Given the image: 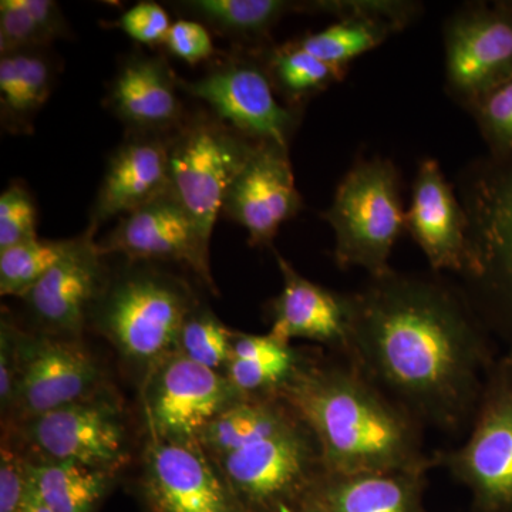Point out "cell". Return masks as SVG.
I'll list each match as a JSON object with an SVG mask.
<instances>
[{
	"mask_svg": "<svg viewBox=\"0 0 512 512\" xmlns=\"http://www.w3.org/2000/svg\"><path fill=\"white\" fill-rule=\"evenodd\" d=\"M171 136L131 133L116 148L97 191L89 225L99 229L111 218L123 217L171 191Z\"/></svg>",
	"mask_w": 512,
	"mask_h": 512,
	"instance_id": "obj_20",
	"label": "cell"
},
{
	"mask_svg": "<svg viewBox=\"0 0 512 512\" xmlns=\"http://www.w3.org/2000/svg\"><path fill=\"white\" fill-rule=\"evenodd\" d=\"M256 144L205 113L187 117L171 136V192L208 244L229 187Z\"/></svg>",
	"mask_w": 512,
	"mask_h": 512,
	"instance_id": "obj_7",
	"label": "cell"
},
{
	"mask_svg": "<svg viewBox=\"0 0 512 512\" xmlns=\"http://www.w3.org/2000/svg\"><path fill=\"white\" fill-rule=\"evenodd\" d=\"M421 12L423 5L409 0H325L323 13L336 22L295 42L316 59L349 73L353 60L412 25Z\"/></svg>",
	"mask_w": 512,
	"mask_h": 512,
	"instance_id": "obj_18",
	"label": "cell"
},
{
	"mask_svg": "<svg viewBox=\"0 0 512 512\" xmlns=\"http://www.w3.org/2000/svg\"><path fill=\"white\" fill-rule=\"evenodd\" d=\"M467 214L450 183L433 158L421 161L414 177L412 201L404 215V229L426 255L431 271L463 268L467 242Z\"/></svg>",
	"mask_w": 512,
	"mask_h": 512,
	"instance_id": "obj_19",
	"label": "cell"
},
{
	"mask_svg": "<svg viewBox=\"0 0 512 512\" xmlns=\"http://www.w3.org/2000/svg\"><path fill=\"white\" fill-rule=\"evenodd\" d=\"M467 111L476 121L488 153H512V79L485 94Z\"/></svg>",
	"mask_w": 512,
	"mask_h": 512,
	"instance_id": "obj_31",
	"label": "cell"
},
{
	"mask_svg": "<svg viewBox=\"0 0 512 512\" xmlns=\"http://www.w3.org/2000/svg\"><path fill=\"white\" fill-rule=\"evenodd\" d=\"M22 333L6 313L0 322V409L3 420L8 419L15 400L22 355Z\"/></svg>",
	"mask_w": 512,
	"mask_h": 512,
	"instance_id": "obj_36",
	"label": "cell"
},
{
	"mask_svg": "<svg viewBox=\"0 0 512 512\" xmlns=\"http://www.w3.org/2000/svg\"><path fill=\"white\" fill-rule=\"evenodd\" d=\"M289 148L258 143L225 197L222 214L247 229L251 247H271L279 228L302 210Z\"/></svg>",
	"mask_w": 512,
	"mask_h": 512,
	"instance_id": "obj_17",
	"label": "cell"
},
{
	"mask_svg": "<svg viewBox=\"0 0 512 512\" xmlns=\"http://www.w3.org/2000/svg\"><path fill=\"white\" fill-rule=\"evenodd\" d=\"M311 429L326 474L429 471L423 426L349 360L305 356L279 390Z\"/></svg>",
	"mask_w": 512,
	"mask_h": 512,
	"instance_id": "obj_2",
	"label": "cell"
},
{
	"mask_svg": "<svg viewBox=\"0 0 512 512\" xmlns=\"http://www.w3.org/2000/svg\"><path fill=\"white\" fill-rule=\"evenodd\" d=\"M275 255L284 285L269 308V333L289 345L292 339L312 340L345 356L352 326L350 293L330 291L309 281L284 256Z\"/></svg>",
	"mask_w": 512,
	"mask_h": 512,
	"instance_id": "obj_21",
	"label": "cell"
},
{
	"mask_svg": "<svg viewBox=\"0 0 512 512\" xmlns=\"http://www.w3.org/2000/svg\"><path fill=\"white\" fill-rule=\"evenodd\" d=\"M141 397L150 439L194 441L215 417L245 396L224 373L175 350L144 377Z\"/></svg>",
	"mask_w": 512,
	"mask_h": 512,
	"instance_id": "obj_12",
	"label": "cell"
},
{
	"mask_svg": "<svg viewBox=\"0 0 512 512\" xmlns=\"http://www.w3.org/2000/svg\"><path fill=\"white\" fill-rule=\"evenodd\" d=\"M180 79L160 56L133 55L120 64L107 94V109L131 133L170 134L183 126Z\"/></svg>",
	"mask_w": 512,
	"mask_h": 512,
	"instance_id": "obj_22",
	"label": "cell"
},
{
	"mask_svg": "<svg viewBox=\"0 0 512 512\" xmlns=\"http://www.w3.org/2000/svg\"><path fill=\"white\" fill-rule=\"evenodd\" d=\"M198 305L181 279L147 262H130L123 274L107 279L90 315L117 352L146 377L177 350L184 322Z\"/></svg>",
	"mask_w": 512,
	"mask_h": 512,
	"instance_id": "obj_4",
	"label": "cell"
},
{
	"mask_svg": "<svg viewBox=\"0 0 512 512\" xmlns=\"http://www.w3.org/2000/svg\"><path fill=\"white\" fill-rule=\"evenodd\" d=\"M427 471L323 474L313 497L328 512H426Z\"/></svg>",
	"mask_w": 512,
	"mask_h": 512,
	"instance_id": "obj_23",
	"label": "cell"
},
{
	"mask_svg": "<svg viewBox=\"0 0 512 512\" xmlns=\"http://www.w3.org/2000/svg\"><path fill=\"white\" fill-rule=\"evenodd\" d=\"M56 63L46 49L0 56V120L3 130L29 134L55 86Z\"/></svg>",
	"mask_w": 512,
	"mask_h": 512,
	"instance_id": "obj_24",
	"label": "cell"
},
{
	"mask_svg": "<svg viewBox=\"0 0 512 512\" xmlns=\"http://www.w3.org/2000/svg\"><path fill=\"white\" fill-rule=\"evenodd\" d=\"M234 333L210 309L198 305L184 322L177 352L198 365L222 372L231 357Z\"/></svg>",
	"mask_w": 512,
	"mask_h": 512,
	"instance_id": "obj_30",
	"label": "cell"
},
{
	"mask_svg": "<svg viewBox=\"0 0 512 512\" xmlns=\"http://www.w3.org/2000/svg\"><path fill=\"white\" fill-rule=\"evenodd\" d=\"M114 25L134 42L151 47L163 45L173 23L163 6L140 2L124 12Z\"/></svg>",
	"mask_w": 512,
	"mask_h": 512,
	"instance_id": "obj_35",
	"label": "cell"
},
{
	"mask_svg": "<svg viewBox=\"0 0 512 512\" xmlns=\"http://www.w3.org/2000/svg\"><path fill=\"white\" fill-rule=\"evenodd\" d=\"M163 45L171 55L192 66L215 55L210 30L195 19H181L173 23Z\"/></svg>",
	"mask_w": 512,
	"mask_h": 512,
	"instance_id": "obj_37",
	"label": "cell"
},
{
	"mask_svg": "<svg viewBox=\"0 0 512 512\" xmlns=\"http://www.w3.org/2000/svg\"><path fill=\"white\" fill-rule=\"evenodd\" d=\"M22 2L50 42L70 36L69 23L56 2L53 0H22Z\"/></svg>",
	"mask_w": 512,
	"mask_h": 512,
	"instance_id": "obj_38",
	"label": "cell"
},
{
	"mask_svg": "<svg viewBox=\"0 0 512 512\" xmlns=\"http://www.w3.org/2000/svg\"><path fill=\"white\" fill-rule=\"evenodd\" d=\"M434 457L471 491L474 512H512V356L491 367L466 443Z\"/></svg>",
	"mask_w": 512,
	"mask_h": 512,
	"instance_id": "obj_8",
	"label": "cell"
},
{
	"mask_svg": "<svg viewBox=\"0 0 512 512\" xmlns=\"http://www.w3.org/2000/svg\"><path fill=\"white\" fill-rule=\"evenodd\" d=\"M446 90L467 110L512 79V2H468L443 25Z\"/></svg>",
	"mask_w": 512,
	"mask_h": 512,
	"instance_id": "obj_11",
	"label": "cell"
},
{
	"mask_svg": "<svg viewBox=\"0 0 512 512\" xmlns=\"http://www.w3.org/2000/svg\"><path fill=\"white\" fill-rule=\"evenodd\" d=\"M104 389L103 370L80 339L23 330L18 386L6 424L19 426Z\"/></svg>",
	"mask_w": 512,
	"mask_h": 512,
	"instance_id": "obj_13",
	"label": "cell"
},
{
	"mask_svg": "<svg viewBox=\"0 0 512 512\" xmlns=\"http://www.w3.org/2000/svg\"><path fill=\"white\" fill-rule=\"evenodd\" d=\"M262 55L276 94L292 109L301 110L305 101L342 82L348 74L305 52L295 40L266 47Z\"/></svg>",
	"mask_w": 512,
	"mask_h": 512,
	"instance_id": "obj_28",
	"label": "cell"
},
{
	"mask_svg": "<svg viewBox=\"0 0 512 512\" xmlns=\"http://www.w3.org/2000/svg\"><path fill=\"white\" fill-rule=\"evenodd\" d=\"M262 52L264 49L244 50L229 55L201 79L180 80V87L207 104L215 119L242 137L289 148L302 113L276 99Z\"/></svg>",
	"mask_w": 512,
	"mask_h": 512,
	"instance_id": "obj_9",
	"label": "cell"
},
{
	"mask_svg": "<svg viewBox=\"0 0 512 512\" xmlns=\"http://www.w3.org/2000/svg\"><path fill=\"white\" fill-rule=\"evenodd\" d=\"M350 302L343 357L421 426H471L497 356L460 284L392 269L350 293Z\"/></svg>",
	"mask_w": 512,
	"mask_h": 512,
	"instance_id": "obj_1",
	"label": "cell"
},
{
	"mask_svg": "<svg viewBox=\"0 0 512 512\" xmlns=\"http://www.w3.org/2000/svg\"><path fill=\"white\" fill-rule=\"evenodd\" d=\"M276 512H328L315 497L298 505H281Z\"/></svg>",
	"mask_w": 512,
	"mask_h": 512,
	"instance_id": "obj_40",
	"label": "cell"
},
{
	"mask_svg": "<svg viewBox=\"0 0 512 512\" xmlns=\"http://www.w3.org/2000/svg\"><path fill=\"white\" fill-rule=\"evenodd\" d=\"M456 190L468 221L461 289L512 356V153L474 158L457 174Z\"/></svg>",
	"mask_w": 512,
	"mask_h": 512,
	"instance_id": "obj_3",
	"label": "cell"
},
{
	"mask_svg": "<svg viewBox=\"0 0 512 512\" xmlns=\"http://www.w3.org/2000/svg\"><path fill=\"white\" fill-rule=\"evenodd\" d=\"M74 239H32L0 252V293L22 298L72 249Z\"/></svg>",
	"mask_w": 512,
	"mask_h": 512,
	"instance_id": "obj_29",
	"label": "cell"
},
{
	"mask_svg": "<svg viewBox=\"0 0 512 512\" xmlns=\"http://www.w3.org/2000/svg\"><path fill=\"white\" fill-rule=\"evenodd\" d=\"M210 245L171 191L120 217L110 234L99 241L104 256L183 265L217 293L211 275Z\"/></svg>",
	"mask_w": 512,
	"mask_h": 512,
	"instance_id": "obj_15",
	"label": "cell"
},
{
	"mask_svg": "<svg viewBox=\"0 0 512 512\" xmlns=\"http://www.w3.org/2000/svg\"><path fill=\"white\" fill-rule=\"evenodd\" d=\"M52 45L30 16L22 0L0 2V56L25 50H42Z\"/></svg>",
	"mask_w": 512,
	"mask_h": 512,
	"instance_id": "obj_34",
	"label": "cell"
},
{
	"mask_svg": "<svg viewBox=\"0 0 512 512\" xmlns=\"http://www.w3.org/2000/svg\"><path fill=\"white\" fill-rule=\"evenodd\" d=\"M214 461L248 512L305 503L325 474L318 441L286 402L254 439Z\"/></svg>",
	"mask_w": 512,
	"mask_h": 512,
	"instance_id": "obj_5",
	"label": "cell"
},
{
	"mask_svg": "<svg viewBox=\"0 0 512 512\" xmlns=\"http://www.w3.org/2000/svg\"><path fill=\"white\" fill-rule=\"evenodd\" d=\"M305 356L271 333L235 332L224 375L244 396L278 394L295 375Z\"/></svg>",
	"mask_w": 512,
	"mask_h": 512,
	"instance_id": "obj_25",
	"label": "cell"
},
{
	"mask_svg": "<svg viewBox=\"0 0 512 512\" xmlns=\"http://www.w3.org/2000/svg\"><path fill=\"white\" fill-rule=\"evenodd\" d=\"M30 477V476H29ZM18 512H53L45 504V501L40 498L37 494L35 487H33L32 481H30V490L26 495L25 501H23L22 507L19 508Z\"/></svg>",
	"mask_w": 512,
	"mask_h": 512,
	"instance_id": "obj_39",
	"label": "cell"
},
{
	"mask_svg": "<svg viewBox=\"0 0 512 512\" xmlns=\"http://www.w3.org/2000/svg\"><path fill=\"white\" fill-rule=\"evenodd\" d=\"M97 228L89 225L74 239L72 249L42 281L22 296L42 333L80 339L94 303L109 275L106 258L96 241Z\"/></svg>",
	"mask_w": 512,
	"mask_h": 512,
	"instance_id": "obj_16",
	"label": "cell"
},
{
	"mask_svg": "<svg viewBox=\"0 0 512 512\" xmlns=\"http://www.w3.org/2000/svg\"><path fill=\"white\" fill-rule=\"evenodd\" d=\"M138 491L148 512H248L198 440L148 437Z\"/></svg>",
	"mask_w": 512,
	"mask_h": 512,
	"instance_id": "obj_14",
	"label": "cell"
},
{
	"mask_svg": "<svg viewBox=\"0 0 512 512\" xmlns=\"http://www.w3.org/2000/svg\"><path fill=\"white\" fill-rule=\"evenodd\" d=\"M37 237V208L22 184H10L0 195V252Z\"/></svg>",
	"mask_w": 512,
	"mask_h": 512,
	"instance_id": "obj_33",
	"label": "cell"
},
{
	"mask_svg": "<svg viewBox=\"0 0 512 512\" xmlns=\"http://www.w3.org/2000/svg\"><path fill=\"white\" fill-rule=\"evenodd\" d=\"M13 427L32 457L70 461L114 476L127 464L126 417L109 389Z\"/></svg>",
	"mask_w": 512,
	"mask_h": 512,
	"instance_id": "obj_10",
	"label": "cell"
},
{
	"mask_svg": "<svg viewBox=\"0 0 512 512\" xmlns=\"http://www.w3.org/2000/svg\"><path fill=\"white\" fill-rule=\"evenodd\" d=\"M28 458L30 481L53 512H99L117 477L70 461Z\"/></svg>",
	"mask_w": 512,
	"mask_h": 512,
	"instance_id": "obj_27",
	"label": "cell"
},
{
	"mask_svg": "<svg viewBox=\"0 0 512 512\" xmlns=\"http://www.w3.org/2000/svg\"><path fill=\"white\" fill-rule=\"evenodd\" d=\"M175 5L207 28L255 50L269 47L271 32L282 18L302 13V2L289 0H187Z\"/></svg>",
	"mask_w": 512,
	"mask_h": 512,
	"instance_id": "obj_26",
	"label": "cell"
},
{
	"mask_svg": "<svg viewBox=\"0 0 512 512\" xmlns=\"http://www.w3.org/2000/svg\"><path fill=\"white\" fill-rule=\"evenodd\" d=\"M400 174L387 158L359 160L345 175L322 218L333 229L340 268H363L370 278L392 271L390 254L404 229Z\"/></svg>",
	"mask_w": 512,
	"mask_h": 512,
	"instance_id": "obj_6",
	"label": "cell"
},
{
	"mask_svg": "<svg viewBox=\"0 0 512 512\" xmlns=\"http://www.w3.org/2000/svg\"><path fill=\"white\" fill-rule=\"evenodd\" d=\"M28 453L15 427H3L0 447V512H18L30 490Z\"/></svg>",
	"mask_w": 512,
	"mask_h": 512,
	"instance_id": "obj_32",
	"label": "cell"
}]
</instances>
